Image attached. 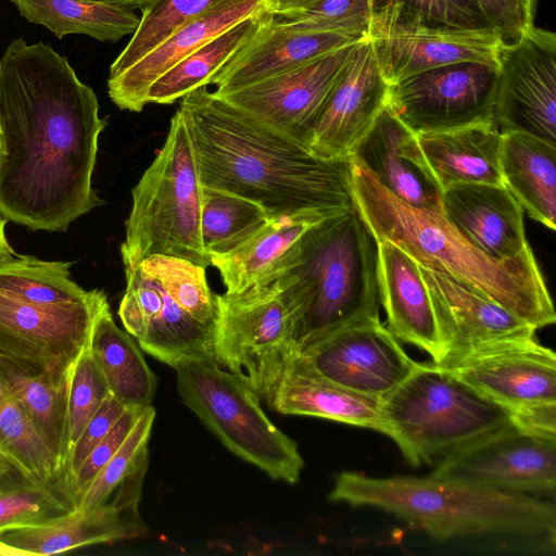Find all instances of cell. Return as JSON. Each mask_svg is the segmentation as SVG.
<instances>
[{
  "label": "cell",
  "mask_w": 556,
  "mask_h": 556,
  "mask_svg": "<svg viewBox=\"0 0 556 556\" xmlns=\"http://www.w3.org/2000/svg\"><path fill=\"white\" fill-rule=\"evenodd\" d=\"M106 126L94 91L43 42L12 40L0 58V213L34 230H66L101 205L91 186Z\"/></svg>",
  "instance_id": "obj_1"
},
{
  "label": "cell",
  "mask_w": 556,
  "mask_h": 556,
  "mask_svg": "<svg viewBox=\"0 0 556 556\" xmlns=\"http://www.w3.org/2000/svg\"><path fill=\"white\" fill-rule=\"evenodd\" d=\"M203 187L262 206L271 217L356 208L352 161L314 154L299 142L232 106L206 86L180 99Z\"/></svg>",
  "instance_id": "obj_2"
},
{
  "label": "cell",
  "mask_w": 556,
  "mask_h": 556,
  "mask_svg": "<svg viewBox=\"0 0 556 556\" xmlns=\"http://www.w3.org/2000/svg\"><path fill=\"white\" fill-rule=\"evenodd\" d=\"M356 206L376 240L403 249L419 266L475 289L536 330L553 325V301L532 250L509 260L489 256L432 208L412 206L386 190L351 156Z\"/></svg>",
  "instance_id": "obj_3"
},
{
  "label": "cell",
  "mask_w": 556,
  "mask_h": 556,
  "mask_svg": "<svg viewBox=\"0 0 556 556\" xmlns=\"http://www.w3.org/2000/svg\"><path fill=\"white\" fill-rule=\"evenodd\" d=\"M329 500L384 510L437 539L518 534L555 543L556 508L532 495L427 477L371 478L344 471Z\"/></svg>",
  "instance_id": "obj_4"
},
{
  "label": "cell",
  "mask_w": 556,
  "mask_h": 556,
  "mask_svg": "<svg viewBox=\"0 0 556 556\" xmlns=\"http://www.w3.org/2000/svg\"><path fill=\"white\" fill-rule=\"evenodd\" d=\"M377 263V240L357 207L304 233L276 279L301 316V351L338 329L379 318Z\"/></svg>",
  "instance_id": "obj_5"
},
{
  "label": "cell",
  "mask_w": 556,
  "mask_h": 556,
  "mask_svg": "<svg viewBox=\"0 0 556 556\" xmlns=\"http://www.w3.org/2000/svg\"><path fill=\"white\" fill-rule=\"evenodd\" d=\"M509 412L434 362L416 363L381 399L380 431L413 466L429 464L502 427Z\"/></svg>",
  "instance_id": "obj_6"
},
{
  "label": "cell",
  "mask_w": 556,
  "mask_h": 556,
  "mask_svg": "<svg viewBox=\"0 0 556 556\" xmlns=\"http://www.w3.org/2000/svg\"><path fill=\"white\" fill-rule=\"evenodd\" d=\"M121 245L123 261L135 264L155 255L211 266L200 230L202 186L191 140L179 110L155 159L132 191Z\"/></svg>",
  "instance_id": "obj_7"
},
{
  "label": "cell",
  "mask_w": 556,
  "mask_h": 556,
  "mask_svg": "<svg viewBox=\"0 0 556 556\" xmlns=\"http://www.w3.org/2000/svg\"><path fill=\"white\" fill-rule=\"evenodd\" d=\"M173 368L184 403L233 454L275 480L295 483L304 460L267 417L257 395L214 358L184 357Z\"/></svg>",
  "instance_id": "obj_8"
},
{
  "label": "cell",
  "mask_w": 556,
  "mask_h": 556,
  "mask_svg": "<svg viewBox=\"0 0 556 556\" xmlns=\"http://www.w3.org/2000/svg\"><path fill=\"white\" fill-rule=\"evenodd\" d=\"M215 361L271 407L276 390L301 355V316L277 280L216 294Z\"/></svg>",
  "instance_id": "obj_9"
},
{
  "label": "cell",
  "mask_w": 556,
  "mask_h": 556,
  "mask_svg": "<svg viewBox=\"0 0 556 556\" xmlns=\"http://www.w3.org/2000/svg\"><path fill=\"white\" fill-rule=\"evenodd\" d=\"M109 306L104 292L78 304H47L0 289V358L31 372L70 377Z\"/></svg>",
  "instance_id": "obj_10"
},
{
  "label": "cell",
  "mask_w": 556,
  "mask_h": 556,
  "mask_svg": "<svg viewBox=\"0 0 556 556\" xmlns=\"http://www.w3.org/2000/svg\"><path fill=\"white\" fill-rule=\"evenodd\" d=\"M368 39L389 85L454 63L498 66V48L503 41L493 28L431 24L399 4L374 9Z\"/></svg>",
  "instance_id": "obj_11"
},
{
  "label": "cell",
  "mask_w": 556,
  "mask_h": 556,
  "mask_svg": "<svg viewBox=\"0 0 556 556\" xmlns=\"http://www.w3.org/2000/svg\"><path fill=\"white\" fill-rule=\"evenodd\" d=\"M498 66L460 62L389 85L388 106L416 135L493 123Z\"/></svg>",
  "instance_id": "obj_12"
},
{
  "label": "cell",
  "mask_w": 556,
  "mask_h": 556,
  "mask_svg": "<svg viewBox=\"0 0 556 556\" xmlns=\"http://www.w3.org/2000/svg\"><path fill=\"white\" fill-rule=\"evenodd\" d=\"M431 476L519 494H554L556 439L532 434L510 420L442 456Z\"/></svg>",
  "instance_id": "obj_13"
},
{
  "label": "cell",
  "mask_w": 556,
  "mask_h": 556,
  "mask_svg": "<svg viewBox=\"0 0 556 556\" xmlns=\"http://www.w3.org/2000/svg\"><path fill=\"white\" fill-rule=\"evenodd\" d=\"M493 124L556 146V36L534 25L500 45Z\"/></svg>",
  "instance_id": "obj_14"
},
{
  "label": "cell",
  "mask_w": 556,
  "mask_h": 556,
  "mask_svg": "<svg viewBox=\"0 0 556 556\" xmlns=\"http://www.w3.org/2000/svg\"><path fill=\"white\" fill-rule=\"evenodd\" d=\"M318 375L351 391L382 399L416 363L380 318L338 329L301 351Z\"/></svg>",
  "instance_id": "obj_15"
},
{
  "label": "cell",
  "mask_w": 556,
  "mask_h": 556,
  "mask_svg": "<svg viewBox=\"0 0 556 556\" xmlns=\"http://www.w3.org/2000/svg\"><path fill=\"white\" fill-rule=\"evenodd\" d=\"M358 41L248 87L220 94L214 92L243 113L306 146L320 109Z\"/></svg>",
  "instance_id": "obj_16"
},
{
  "label": "cell",
  "mask_w": 556,
  "mask_h": 556,
  "mask_svg": "<svg viewBox=\"0 0 556 556\" xmlns=\"http://www.w3.org/2000/svg\"><path fill=\"white\" fill-rule=\"evenodd\" d=\"M386 80L368 37L359 40L313 125L306 147L324 159L353 155L388 104Z\"/></svg>",
  "instance_id": "obj_17"
},
{
  "label": "cell",
  "mask_w": 556,
  "mask_h": 556,
  "mask_svg": "<svg viewBox=\"0 0 556 556\" xmlns=\"http://www.w3.org/2000/svg\"><path fill=\"white\" fill-rule=\"evenodd\" d=\"M419 268L440 331L442 355L434 363L441 367L504 342L534 338L532 325L497 302L452 277Z\"/></svg>",
  "instance_id": "obj_18"
},
{
  "label": "cell",
  "mask_w": 556,
  "mask_h": 556,
  "mask_svg": "<svg viewBox=\"0 0 556 556\" xmlns=\"http://www.w3.org/2000/svg\"><path fill=\"white\" fill-rule=\"evenodd\" d=\"M123 264L126 290L118 315L140 349L170 367L184 357L214 358V332L191 318L139 264Z\"/></svg>",
  "instance_id": "obj_19"
},
{
  "label": "cell",
  "mask_w": 556,
  "mask_h": 556,
  "mask_svg": "<svg viewBox=\"0 0 556 556\" xmlns=\"http://www.w3.org/2000/svg\"><path fill=\"white\" fill-rule=\"evenodd\" d=\"M445 369L509 414L556 401V355L535 337L488 348Z\"/></svg>",
  "instance_id": "obj_20"
},
{
  "label": "cell",
  "mask_w": 556,
  "mask_h": 556,
  "mask_svg": "<svg viewBox=\"0 0 556 556\" xmlns=\"http://www.w3.org/2000/svg\"><path fill=\"white\" fill-rule=\"evenodd\" d=\"M352 156L401 201L442 212V189L420 148L418 136L393 114L388 104Z\"/></svg>",
  "instance_id": "obj_21"
},
{
  "label": "cell",
  "mask_w": 556,
  "mask_h": 556,
  "mask_svg": "<svg viewBox=\"0 0 556 556\" xmlns=\"http://www.w3.org/2000/svg\"><path fill=\"white\" fill-rule=\"evenodd\" d=\"M364 39V38H363ZM358 38L341 33H301L271 15L212 77L216 93L231 92L295 70Z\"/></svg>",
  "instance_id": "obj_22"
},
{
  "label": "cell",
  "mask_w": 556,
  "mask_h": 556,
  "mask_svg": "<svg viewBox=\"0 0 556 556\" xmlns=\"http://www.w3.org/2000/svg\"><path fill=\"white\" fill-rule=\"evenodd\" d=\"M442 214L471 244L497 260L531 250L523 210L505 186L454 184L443 189Z\"/></svg>",
  "instance_id": "obj_23"
},
{
  "label": "cell",
  "mask_w": 556,
  "mask_h": 556,
  "mask_svg": "<svg viewBox=\"0 0 556 556\" xmlns=\"http://www.w3.org/2000/svg\"><path fill=\"white\" fill-rule=\"evenodd\" d=\"M379 300L389 330L401 341L426 351L432 362L442 355V342L428 287L420 268L396 244L377 241Z\"/></svg>",
  "instance_id": "obj_24"
},
{
  "label": "cell",
  "mask_w": 556,
  "mask_h": 556,
  "mask_svg": "<svg viewBox=\"0 0 556 556\" xmlns=\"http://www.w3.org/2000/svg\"><path fill=\"white\" fill-rule=\"evenodd\" d=\"M265 0H235L181 26L121 74L109 77L108 92L121 110L141 112L151 84L201 45L265 8Z\"/></svg>",
  "instance_id": "obj_25"
},
{
  "label": "cell",
  "mask_w": 556,
  "mask_h": 556,
  "mask_svg": "<svg viewBox=\"0 0 556 556\" xmlns=\"http://www.w3.org/2000/svg\"><path fill=\"white\" fill-rule=\"evenodd\" d=\"M146 532L138 508L121 509L105 504L88 513L74 509L41 523L3 530L0 540L21 556H33L135 539Z\"/></svg>",
  "instance_id": "obj_26"
},
{
  "label": "cell",
  "mask_w": 556,
  "mask_h": 556,
  "mask_svg": "<svg viewBox=\"0 0 556 556\" xmlns=\"http://www.w3.org/2000/svg\"><path fill=\"white\" fill-rule=\"evenodd\" d=\"M328 216L301 212L275 217L232 252L211 257V266L218 270L227 292L269 283L289 268L304 233Z\"/></svg>",
  "instance_id": "obj_27"
},
{
  "label": "cell",
  "mask_w": 556,
  "mask_h": 556,
  "mask_svg": "<svg viewBox=\"0 0 556 556\" xmlns=\"http://www.w3.org/2000/svg\"><path fill=\"white\" fill-rule=\"evenodd\" d=\"M417 136L442 191L454 184L504 186L501 174L503 134L492 122Z\"/></svg>",
  "instance_id": "obj_28"
},
{
  "label": "cell",
  "mask_w": 556,
  "mask_h": 556,
  "mask_svg": "<svg viewBox=\"0 0 556 556\" xmlns=\"http://www.w3.org/2000/svg\"><path fill=\"white\" fill-rule=\"evenodd\" d=\"M270 408L285 415L325 418L380 431L381 399L327 380L301 356L281 378Z\"/></svg>",
  "instance_id": "obj_29"
},
{
  "label": "cell",
  "mask_w": 556,
  "mask_h": 556,
  "mask_svg": "<svg viewBox=\"0 0 556 556\" xmlns=\"http://www.w3.org/2000/svg\"><path fill=\"white\" fill-rule=\"evenodd\" d=\"M502 134L504 186L531 218L555 230L556 146L523 132Z\"/></svg>",
  "instance_id": "obj_30"
},
{
  "label": "cell",
  "mask_w": 556,
  "mask_h": 556,
  "mask_svg": "<svg viewBox=\"0 0 556 556\" xmlns=\"http://www.w3.org/2000/svg\"><path fill=\"white\" fill-rule=\"evenodd\" d=\"M88 348L116 400L127 407L151 405L157 379L143 358L139 344L116 326L110 306L97 317Z\"/></svg>",
  "instance_id": "obj_31"
},
{
  "label": "cell",
  "mask_w": 556,
  "mask_h": 556,
  "mask_svg": "<svg viewBox=\"0 0 556 556\" xmlns=\"http://www.w3.org/2000/svg\"><path fill=\"white\" fill-rule=\"evenodd\" d=\"M0 372L64 473L71 454L70 377L31 372L3 358Z\"/></svg>",
  "instance_id": "obj_32"
},
{
  "label": "cell",
  "mask_w": 556,
  "mask_h": 556,
  "mask_svg": "<svg viewBox=\"0 0 556 556\" xmlns=\"http://www.w3.org/2000/svg\"><path fill=\"white\" fill-rule=\"evenodd\" d=\"M265 8L220 31L159 76L149 87L147 103L172 104L210 85L220 70L270 17Z\"/></svg>",
  "instance_id": "obj_33"
},
{
  "label": "cell",
  "mask_w": 556,
  "mask_h": 556,
  "mask_svg": "<svg viewBox=\"0 0 556 556\" xmlns=\"http://www.w3.org/2000/svg\"><path fill=\"white\" fill-rule=\"evenodd\" d=\"M30 23L58 38L80 34L100 41H117L137 29L140 16L131 9L97 0H11Z\"/></svg>",
  "instance_id": "obj_34"
},
{
  "label": "cell",
  "mask_w": 556,
  "mask_h": 556,
  "mask_svg": "<svg viewBox=\"0 0 556 556\" xmlns=\"http://www.w3.org/2000/svg\"><path fill=\"white\" fill-rule=\"evenodd\" d=\"M154 417L155 410L150 405L118 451L90 482L76 509L88 513L105 504L121 509L138 508L149 465L148 442Z\"/></svg>",
  "instance_id": "obj_35"
},
{
  "label": "cell",
  "mask_w": 556,
  "mask_h": 556,
  "mask_svg": "<svg viewBox=\"0 0 556 556\" xmlns=\"http://www.w3.org/2000/svg\"><path fill=\"white\" fill-rule=\"evenodd\" d=\"M273 218L248 199L202 186L200 230L210 262L242 245Z\"/></svg>",
  "instance_id": "obj_36"
},
{
  "label": "cell",
  "mask_w": 556,
  "mask_h": 556,
  "mask_svg": "<svg viewBox=\"0 0 556 556\" xmlns=\"http://www.w3.org/2000/svg\"><path fill=\"white\" fill-rule=\"evenodd\" d=\"M235 0H151L126 47L110 66L109 77L126 71L170 34L189 22Z\"/></svg>",
  "instance_id": "obj_37"
},
{
  "label": "cell",
  "mask_w": 556,
  "mask_h": 556,
  "mask_svg": "<svg viewBox=\"0 0 556 556\" xmlns=\"http://www.w3.org/2000/svg\"><path fill=\"white\" fill-rule=\"evenodd\" d=\"M0 447L41 483L64 478L55 456L12 394L1 372Z\"/></svg>",
  "instance_id": "obj_38"
},
{
  "label": "cell",
  "mask_w": 556,
  "mask_h": 556,
  "mask_svg": "<svg viewBox=\"0 0 556 556\" xmlns=\"http://www.w3.org/2000/svg\"><path fill=\"white\" fill-rule=\"evenodd\" d=\"M138 264L162 283L191 318L214 332L217 302L207 283L206 267L162 254L151 255Z\"/></svg>",
  "instance_id": "obj_39"
},
{
  "label": "cell",
  "mask_w": 556,
  "mask_h": 556,
  "mask_svg": "<svg viewBox=\"0 0 556 556\" xmlns=\"http://www.w3.org/2000/svg\"><path fill=\"white\" fill-rule=\"evenodd\" d=\"M74 509L76 500L65 478L22 483L0 491V532L41 523Z\"/></svg>",
  "instance_id": "obj_40"
},
{
  "label": "cell",
  "mask_w": 556,
  "mask_h": 556,
  "mask_svg": "<svg viewBox=\"0 0 556 556\" xmlns=\"http://www.w3.org/2000/svg\"><path fill=\"white\" fill-rule=\"evenodd\" d=\"M374 14L371 0H320L308 9L276 16L301 33H341L358 39L368 37Z\"/></svg>",
  "instance_id": "obj_41"
},
{
  "label": "cell",
  "mask_w": 556,
  "mask_h": 556,
  "mask_svg": "<svg viewBox=\"0 0 556 556\" xmlns=\"http://www.w3.org/2000/svg\"><path fill=\"white\" fill-rule=\"evenodd\" d=\"M110 395L106 380L87 346L75 362L70 376L71 452L89 420Z\"/></svg>",
  "instance_id": "obj_42"
},
{
  "label": "cell",
  "mask_w": 556,
  "mask_h": 556,
  "mask_svg": "<svg viewBox=\"0 0 556 556\" xmlns=\"http://www.w3.org/2000/svg\"><path fill=\"white\" fill-rule=\"evenodd\" d=\"M374 9L399 4L420 20L458 28H491L470 0H371Z\"/></svg>",
  "instance_id": "obj_43"
},
{
  "label": "cell",
  "mask_w": 556,
  "mask_h": 556,
  "mask_svg": "<svg viewBox=\"0 0 556 556\" xmlns=\"http://www.w3.org/2000/svg\"><path fill=\"white\" fill-rule=\"evenodd\" d=\"M146 408L128 407L79 466L70 481V489L76 500V506L90 482L122 446Z\"/></svg>",
  "instance_id": "obj_44"
},
{
  "label": "cell",
  "mask_w": 556,
  "mask_h": 556,
  "mask_svg": "<svg viewBox=\"0 0 556 556\" xmlns=\"http://www.w3.org/2000/svg\"><path fill=\"white\" fill-rule=\"evenodd\" d=\"M504 42L517 40L533 26L535 0H470Z\"/></svg>",
  "instance_id": "obj_45"
},
{
  "label": "cell",
  "mask_w": 556,
  "mask_h": 556,
  "mask_svg": "<svg viewBox=\"0 0 556 556\" xmlns=\"http://www.w3.org/2000/svg\"><path fill=\"white\" fill-rule=\"evenodd\" d=\"M127 408L112 394L102 403L72 448L64 470V478L68 485L89 453L106 435Z\"/></svg>",
  "instance_id": "obj_46"
},
{
  "label": "cell",
  "mask_w": 556,
  "mask_h": 556,
  "mask_svg": "<svg viewBox=\"0 0 556 556\" xmlns=\"http://www.w3.org/2000/svg\"><path fill=\"white\" fill-rule=\"evenodd\" d=\"M27 482L39 481L34 479L16 459L0 447V491Z\"/></svg>",
  "instance_id": "obj_47"
},
{
  "label": "cell",
  "mask_w": 556,
  "mask_h": 556,
  "mask_svg": "<svg viewBox=\"0 0 556 556\" xmlns=\"http://www.w3.org/2000/svg\"><path fill=\"white\" fill-rule=\"evenodd\" d=\"M320 0H265V9L274 16H283L308 9Z\"/></svg>",
  "instance_id": "obj_48"
},
{
  "label": "cell",
  "mask_w": 556,
  "mask_h": 556,
  "mask_svg": "<svg viewBox=\"0 0 556 556\" xmlns=\"http://www.w3.org/2000/svg\"><path fill=\"white\" fill-rule=\"evenodd\" d=\"M7 219L0 213V265L14 258V252L11 249L4 233Z\"/></svg>",
  "instance_id": "obj_49"
},
{
  "label": "cell",
  "mask_w": 556,
  "mask_h": 556,
  "mask_svg": "<svg viewBox=\"0 0 556 556\" xmlns=\"http://www.w3.org/2000/svg\"><path fill=\"white\" fill-rule=\"evenodd\" d=\"M106 2L114 5L125 7V8H138L143 9L151 0H97Z\"/></svg>",
  "instance_id": "obj_50"
},
{
  "label": "cell",
  "mask_w": 556,
  "mask_h": 556,
  "mask_svg": "<svg viewBox=\"0 0 556 556\" xmlns=\"http://www.w3.org/2000/svg\"><path fill=\"white\" fill-rule=\"evenodd\" d=\"M0 556H21V554L0 540Z\"/></svg>",
  "instance_id": "obj_51"
}]
</instances>
